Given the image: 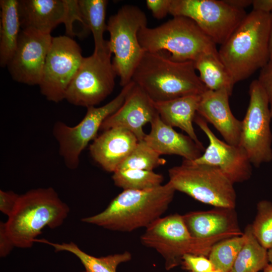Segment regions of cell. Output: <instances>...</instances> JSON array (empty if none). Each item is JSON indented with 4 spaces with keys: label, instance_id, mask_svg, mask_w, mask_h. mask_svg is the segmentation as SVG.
<instances>
[{
    "label": "cell",
    "instance_id": "obj_43",
    "mask_svg": "<svg viewBox=\"0 0 272 272\" xmlns=\"http://www.w3.org/2000/svg\"><path fill=\"white\" fill-rule=\"evenodd\" d=\"M210 272H222V271H221L220 270L214 269Z\"/></svg>",
    "mask_w": 272,
    "mask_h": 272
},
{
    "label": "cell",
    "instance_id": "obj_17",
    "mask_svg": "<svg viewBox=\"0 0 272 272\" xmlns=\"http://www.w3.org/2000/svg\"><path fill=\"white\" fill-rule=\"evenodd\" d=\"M231 95L224 89H207L200 95L197 113L211 123L227 143L239 145L242 121L232 113L229 102Z\"/></svg>",
    "mask_w": 272,
    "mask_h": 272
},
{
    "label": "cell",
    "instance_id": "obj_7",
    "mask_svg": "<svg viewBox=\"0 0 272 272\" xmlns=\"http://www.w3.org/2000/svg\"><path fill=\"white\" fill-rule=\"evenodd\" d=\"M223 239L193 237L186 228L182 215L178 214L158 219L146 228L140 238L144 246L155 249L162 256L167 270L180 265L185 254L208 257L214 245Z\"/></svg>",
    "mask_w": 272,
    "mask_h": 272
},
{
    "label": "cell",
    "instance_id": "obj_36",
    "mask_svg": "<svg viewBox=\"0 0 272 272\" xmlns=\"http://www.w3.org/2000/svg\"><path fill=\"white\" fill-rule=\"evenodd\" d=\"M171 1L147 0L146 3L153 17L160 20L165 17L168 14H170Z\"/></svg>",
    "mask_w": 272,
    "mask_h": 272
},
{
    "label": "cell",
    "instance_id": "obj_18",
    "mask_svg": "<svg viewBox=\"0 0 272 272\" xmlns=\"http://www.w3.org/2000/svg\"><path fill=\"white\" fill-rule=\"evenodd\" d=\"M186 228L194 238L226 239L243 234L235 209L215 208L206 211L191 212L182 215Z\"/></svg>",
    "mask_w": 272,
    "mask_h": 272
},
{
    "label": "cell",
    "instance_id": "obj_28",
    "mask_svg": "<svg viewBox=\"0 0 272 272\" xmlns=\"http://www.w3.org/2000/svg\"><path fill=\"white\" fill-rule=\"evenodd\" d=\"M114 184L123 190H146L162 185V175L153 171L139 169L118 170L113 173Z\"/></svg>",
    "mask_w": 272,
    "mask_h": 272
},
{
    "label": "cell",
    "instance_id": "obj_12",
    "mask_svg": "<svg viewBox=\"0 0 272 272\" xmlns=\"http://www.w3.org/2000/svg\"><path fill=\"white\" fill-rule=\"evenodd\" d=\"M170 14L191 19L216 44L222 45L247 14L225 0H172Z\"/></svg>",
    "mask_w": 272,
    "mask_h": 272
},
{
    "label": "cell",
    "instance_id": "obj_30",
    "mask_svg": "<svg viewBox=\"0 0 272 272\" xmlns=\"http://www.w3.org/2000/svg\"><path fill=\"white\" fill-rule=\"evenodd\" d=\"M166 162L165 159L161 158V155L143 140L138 142L133 150L117 170L139 169L153 171L154 169L165 165Z\"/></svg>",
    "mask_w": 272,
    "mask_h": 272
},
{
    "label": "cell",
    "instance_id": "obj_5",
    "mask_svg": "<svg viewBox=\"0 0 272 272\" xmlns=\"http://www.w3.org/2000/svg\"><path fill=\"white\" fill-rule=\"evenodd\" d=\"M145 52L167 51L178 61H194L201 55L217 52L216 44L191 19L175 16L154 28H142L138 33Z\"/></svg>",
    "mask_w": 272,
    "mask_h": 272
},
{
    "label": "cell",
    "instance_id": "obj_27",
    "mask_svg": "<svg viewBox=\"0 0 272 272\" xmlns=\"http://www.w3.org/2000/svg\"><path fill=\"white\" fill-rule=\"evenodd\" d=\"M246 240L230 272H258L269 263L267 250L253 235L251 225L245 229Z\"/></svg>",
    "mask_w": 272,
    "mask_h": 272
},
{
    "label": "cell",
    "instance_id": "obj_23",
    "mask_svg": "<svg viewBox=\"0 0 272 272\" xmlns=\"http://www.w3.org/2000/svg\"><path fill=\"white\" fill-rule=\"evenodd\" d=\"M0 65L7 66L17 47L21 28L18 0H1Z\"/></svg>",
    "mask_w": 272,
    "mask_h": 272
},
{
    "label": "cell",
    "instance_id": "obj_44",
    "mask_svg": "<svg viewBox=\"0 0 272 272\" xmlns=\"http://www.w3.org/2000/svg\"><path fill=\"white\" fill-rule=\"evenodd\" d=\"M81 272H86V271L85 270H84V271H81Z\"/></svg>",
    "mask_w": 272,
    "mask_h": 272
},
{
    "label": "cell",
    "instance_id": "obj_22",
    "mask_svg": "<svg viewBox=\"0 0 272 272\" xmlns=\"http://www.w3.org/2000/svg\"><path fill=\"white\" fill-rule=\"evenodd\" d=\"M200 95L185 96L164 102H154V104L164 122L172 127L180 128L196 144L203 147L193 126Z\"/></svg>",
    "mask_w": 272,
    "mask_h": 272
},
{
    "label": "cell",
    "instance_id": "obj_37",
    "mask_svg": "<svg viewBox=\"0 0 272 272\" xmlns=\"http://www.w3.org/2000/svg\"><path fill=\"white\" fill-rule=\"evenodd\" d=\"M15 247L12 240L8 235L5 226V222H0V256L5 257L8 256Z\"/></svg>",
    "mask_w": 272,
    "mask_h": 272
},
{
    "label": "cell",
    "instance_id": "obj_35",
    "mask_svg": "<svg viewBox=\"0 0 272 272\" xmlns=\"http://www.w3.org/2000/svg\"><path fill=\"white\" fill-rule=\"evenodd\" d=\"M20 195L13 191L0 190V211L8 218L14 212Z\"/></svg>",
    "mask_w": 272,
    "mask_h": 272
},
{
    "label": "cell",
    "instance_id": "obj_40",
    "mask_svg": "<svg viewBox=\"0 0 272 272\" xmlns=\"http://www.w3.org/2000/svg\"><path fill=\"white\" fill-rule=\"evenodd\" d=\"M270 37H269V52H270L269 61H272V12L270 14Z\"/></svg>",
    "mask_w": 272,
    "mask_h": 272
},
{
    "label": "cell",
    "instance_id": "obj_2",
    "mask_svg": "<svg viewBox=\"0 0 272 272\" xmlns=\"http://www.w3.org/2000/svg\"><path fill=\"white\" fill-rule=\"evenodd\" d=\"M131 81L155 103L200 95L208 89L197 75L193 61H175L163 51L145 52Z\"/></svg>",
    "mask_w": 272,
    "mask_h": 272
},
{
    "label": "cell",
    "instance_id": "obj_3",
    "mask_svg": "<svg viewBox=\"0 0 272 272\" xmlns=\"http://www.w3.org/2000/svg\"><path fill=\"white\" fill-rule=\"evenodd\" d=\"M270 14L252 10L218 50L235 83L245 80L269 61Z\"/></svg>",
    "mask_w": 272,
    "mask_h": 272
},
{
    "label": "cell",
    "instance_id": "obj_4",
    "mask_svg": "<svg viewBox=\"0 0 272 272\" xmlns=\"http://www.w3.org/2000/svg\"><path fill=\"white\" fill-rule=\"evenodd\" d=\"M70 210L53 188L32 189L20 195L6 229L15 247L31 248L45 227L60 226Z\"/></svg>",
    "mask_w": 272,
    "mask_h": 272
},
{
    "label": "cell",
    "instance_id": "obj_20",
    "mask_svg": "<svg viewBox=\"0 0 272 272\" xmlns=\"http://www.w3.org/2000/svg\"><path fill=\"white\" fill-rule=\"evenodd\" d=\"M150 124V131L144 140L160 155H176L193 161L205 150L188 135L177 132L164 122L159 115Z\"/></svg>",
    "mask_w": 272,
    "mask_h": 272
},
{
    "label": "cell",
    "instance_id": "obj_21",
    "mask_svg": "<svg viewBox=\"0 0 272 272\" xmlns=\"http://www.w3.org/2000/svg\"><path fill=\"white\" fill-rule=\"evenodd\" d=\"M19 12L21 28H31L51 34L66 16L65 0H20Z\"/></svg>",
    "mask_w": 272,
    "mask_h": 272
},
{
    "label": "cell",
    "instance_id": "obj_32",
    "mask_svg": "<svg viewBox=\"0 0 272 272\" xmlns=\"http://www.w3.org/2000/svg\"><path fill=\"white\" fill-rule=\"evenodd\" d=\"M181 264L188 272H210L215 269L209 258L192 254H184Z\"/></svg>",
    "mask_w": 272,
    "mask_h": 272
},
{
    "label": "cell",
    "instance_id": "obj_6",
    "mask_svg": "<svg viewBox=\"0 0 272 272\" xmlns=\"http://www.w3.org/2000/svg\"><path fill=\"white\" fill-rule=\"evenodd\" d=\"M168 175L176 191L215 208H235L234 183L216 167L183 159L168 170Z\"/></svg>",
    "mask_w": 272,
    "mask_h": 272
},
{
    "label": "cell",
    "instance_id": "obj_19",
    "mask_svg": "<svg viewBox=\"0 0 272 272\" xmlns=\"http://www.w3.org/2000/svg\"><path fill=\"white\" fill-rule=\"evenodd\" d=\"M139 142L136 136L122 128L103 130L89 146L92 158L105 171L114 173L133 150Z\"/></svg>",
    "mask_w": 272,
    "mask_h": 272
},
{
    "label": "cell",
    "instance_id": "obj_31",
    "mask_svg": "<svg viewBox=\"0 0 272 272\" xmlns=\"http://www.w3.org/2000/svg\"><path fill=\"white\" fill-rule=\"evenodd\" d=\"M257 212L251 226L258 241L267 250L272 248V202L262 200L257 205Z\"/></svg>",
    "mask_w": 272,
    "mask_h": 272
},
{
    "label": "cell",
    "instance_id": "obj_9",
    "mask_svg": "<svg viewBox=\"0 0 272 272\" xmlns=\"http://www.w3.org/2000/svg\"><path fill=\"white\" fill-rule=\"evenodd\" d=\"M133 85L130 82L113 99L102 106L87 108L84 118L74 126L60 121L54 123L53 134L58 144L59 155L68 168L75 169L79 167L82 152L97 137V132L106 118L122 105Z\"/></svg>",
    "mask_w": 272,
    "mask_h": 272
},
{
    "label": "cell",
    "instance_id": "obj_42",
    "mask_svg": "<svg viewBox=\"0 0 272 272\" xmlns=\"http://www.w3.org/2000/svg\"><path fill=\"white\" fill-rule=\"evenodd\" d=\"M263 270V272H272V264L268 263Z\"/></svg>",
    "mask_w": 272,
    "mask_h": 272
},
{
    "label": "cell",
    "instance_id": "obj_41",
    "mask_svg": "<svg viewBox=\"0 0 272 272\" xmlns=\"http://www.w3.org/2000/svg\"><path fill=\"white\" fill-rule=\"evenodd\" d=\"M267 255L269 263L272 264V248L267 250Z\"/></svg>",
    "mask_w": 272,
    "mask_h": 272
},
{
    "label": "cell",
    "instance_id": "obj_38",
    "mask_svg": "<svg viewBox=\"0 0 272 272\" xmlns=\"http://www.w3.org/2000/svg\"><path fill=\"white\" fill-rule=\"evenodd\" d=\"M253 10L270 14L272 12V0H253Z\"/></svg>",
    "mask_w": 272,
    "mask_h": 272
},
{
    "label": "cell",
    "instance_id": "obj_24",
    "mask_svg": "<svg viewBox=\"0 0 272 272\" xmlns=\"http://www.w3.org/2000/svg\"><path fill=\"white\" fill-rule=\"evenodd\" d=\"M35 242L48 244L52 247L55 252L66 251L74 254L80 260L86 272H116L119 264L131 259V253L127 251L106 256L96 257L83 251L73 242L57 243L37 238Z\"/></svg>",
    "mask_w": 272,
    "mask_h": 272
},
{
    "label": "cell",
    "instance_id": "obj_29",
    "mask_svg": "<svg viewBox=\"0 0 272 272\" xmlns=\"http://www.w3.org/2000/svg\"><path fill=\"white\" fill-rule=\"evenodd\" d=\"M246 240V235L243 232L242 235L226 238L214 244L208 258L215 269L222 272H230Z\"/></svg>",
    "mask_w": 272,
    "mask_h": 272
},
{
    "label": "cell",
    "instance_id": "obj_11",
    "mask_svg": "<svg viewBox=\"0 0 272 272\" xmlns=\"http://www.w3.org/2000/svg\"><path fill=\"white\" fill-rule=\"evenodd\" d=\"M110 49L84 57L66 92L65 99L76 106H95L113 91L117 76Z\"/></svg>",
    "mask_w": 272,
    "mask_h": 272
},
{
    "label": "cell",
    "instance_id": "obj_26",
    "mask_svg": "<svg viewBox=\"0 0 272 272\" xmlns=\"http://www.w3.org/2000/svg\"><path fill=\"white\" fill-rule=\"evenodd\" d=\"M108 3L106 0H78L84 20L93 36L96 53L109 49L108 40L104 39L107 31L105 16Z\"/></svg>",
    "mask_w": 272,
    "mask_h": 272
},
{
    "label": "cell",
    "instance_id": "obj_15",
    "mask_svg": "<svg viewBox=\"0 0 272 272\" xmlns=\"http://www.w3.org/2000/svg\"><path fill=\"white\" fill-rule=\"evenodd\" d=\"M194 122L207 135L209 145L203 153L192 161L219 168L234 184L248 180L252 175V164L245 151L239 145L220 140L197 113Z\"/></svg>",
    "mask_w": 272,
    "mask_h": 272
},
{
    "label": "cell",
    "instance_id": "obj_39",
    "mask_svg": "<svg viewBox=\"0 0 272 272\" xmlns=\"http://www.w3.org/2000/svg\"><path fill=\"white\" fill-rule=\"evenodd\" d=\"M225 2L229 5L236 9L239 10H244L245 8L250 5H252L251 0H225Z\"/></svg>",
    "mask_w": 272,
    "mask_h": 272
},
{
    "label": "cell",
    "instance_id": "obj_8",
    "mask_svg": "<svg viewBox=\"0 0 272 272\" xmlns=\"http://www.w3.org/2000/svg\"><path fill=\"white\" fill-rule=\"evenodd\" d=\"M147 26L145 13L138 7L124 5L108 19V45L114 54L112 63L122 87L131 81L133 72L145 51L138 39V33Z\"/></svg>",
    "mask_w": 272,
    "mask_h": 272
},
{
    "label": "cell",
    "instance_id": "obj_13",
    "mask_svg": "<svg viewBox=\"0 0 272 272\" xmlns=\"http://www.w3.org/2000/svg\"><path fill=\"white\" fill-rule=\"evenodd\" d=\"M84 57L79 45L72 37L52 38L39 85L46 99L55 103L65 99L67 89Z\"/></svg>",
    "mask_w": 272,
    "mask_h": 272
},
{
    "label": "cell",
    "instance_id": "obj_33",
    "mask_svg": "<svg viewBox=\"0 0 272 272\" xmlns=\"http://www.w3.org/2000/svg\"><path fill=\"white\" fill-rule=\"evenodd\" d=\"M67 6V13L65 21L63 23L65 28L66 35L72 37L76 35L73 29V24L76 21H79L84 27L88 28L84 20L81 12L78 0H65Z\"/></svg>",
    "mask_w": 272,
    "mask_h": 272
},
{
    "label": "cell",
    "instance_id": "obj_34",
    "mask_svg": "<svg viewBox=\"0 0 272 272\" xmlns=\"http://www.w3.org/2000/svg\"><path fill=\"white\" fill-rule=\"evenodd\" d=\"M268 97L272 117V61L269 62L260 70L257 79Z\"/></svg>",
    "mask_w": 272,
    "mask_h": 272
},
{
    "label": "cell",
    "instance_id": "obj_10",
    "mask_svg": "<svg viewBox=\"0 0 272 272\" xmlns=\"http://www.w3.org/2000/svg\"><path fill=\"white\" fill-rule=\"evenodd\" d=\"M249 95L239 146L245 151L252 165L258 167L272 161V117L268 97L257 80L251 83Z\"/></svg>",
    "mask_w": 272,
    "mask_h": 272
},
{
    "label": "cell",
    "instance_id": "obj_16",
    "mask_svg": "<svg viewBox=\"0 0 272 272\" xmlns=\"http://www.w3.org/2000/svg\"><path fill=\"white\" fill-rule=\"evenodd\" d=\"M158 116L154 102L134 83L122 105L106 118L100 129L103 131L113 127L124 128L133 133L140 141L146 135L144 126L152 123Z\"/></svg>",
    "mask_w": 272,
    "mask_h": 272
},
{
    "label": "cell",
    "instance_id": "obj_14",
    "mask_svg": "<svg viewBox=\"0 0 272 272\" xmlns=\"http://www.w3.org/2000/svg\"><path fill=\"white\" fill-rule=\"evenodd\" d=\"M53 37L34 29L21 30L16 49L7 66L14 80L39 85Z\"/></svg>",
    "mask_w": 272,
    "mask_h": 272
},
{
    "label": "cell",
    "instance_id": "obj_1",
    "mask_svg": "<svg viewBox=\"0 0 272 272\" xmlns=\"http://www.w3.org/2000/svg\"><path fill=\"white\" fill-rule=\"evenodd\" d=\"M175 191L169 181L149 189L123 190L104 211L81 221L118 232L147 228L167 210Z\"/></svg>",
    "mask_w": 272,
    "mask_h": 272
},
{
    "label": "cell",
    "instance_id": "obj_25",
    "mask_svg": "<svg viewBox=\"0 0 272 272\" xmlns=\"http://www.w3.org/2000/svg\"><path fill=\"white\" fill-rule=\"evenodd\" d=\"M202 83L212 91L226 90L232 95L235 84L217 52L205 53L193 61Z\"/></svg>",
    "mask_w": 272,
    "mask_h": 272
}]
</instances>
